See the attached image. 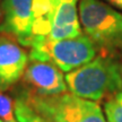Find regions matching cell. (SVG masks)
I'll use <instances>...</instances> for the list:
<instances>
[{
    "instance_id": "obj_3",
    "label": "cell",
    "mask_w": 122,
    "mask_h": 122,
    "mask_svg": "<svg viewBox=\"0 0 122 122\" xmlns=\"http://www.w3.org/2000/svg\"><path fill=\"white\" fill-rule=\"evenodd\" d=\"M79 22L100 54L114 57L122 51V14L101 0H80Z\"/></svg>"
},
{
    "instance_id": "obj_8",
    "label": "cell",
    "mask_w": 122,
    "mask_h": 122,
    "mask_svg": "<svg viewBox=\"0 0 122 122\" xmlns=\"http://www.w3.org/2000/svg\"><path fill=\"white\" fill-rule=\"evenodd\" d=\"M49 27L46 42L77 37L83 34L78 16V0H52Z\"/></svg>"
},
{
    "instance_id": "obj_14",
    "label": "cell",
    "mask_w": 122,
    "mask_h": 122,
    "mask_svg": "<svg viewBox=\"0 0 122 122\" xmlns=\"http://www.w3.org/2000/svg\"><path fill=\"white\" fill-rule=\"evenodd\" d=\"M0 11H1V8H0Z\"/></svg>"
},
{
    "instance_id": "obj_11",
    "label": "cell",
    "mask_w": 122,
    "mask_h": 122,
    "mask_svg": "<svg viewBox=\"0 0 122 122\" xmlns=\"http://www.w3.org/2000/svg\"><path fill=\"white\" fill-rule=\"evenodd\" d=\"M0 120L2 122H17L14 111V101L0 92Z\"/></svg>"
},
{
    "instance_id": "obj_4",
    "label": "cell",
    "mask_w": 122,
    "mask_h": 122,
    "mask_svg": "<svg viewBox=\"0 0 122 122\" xmlns=\"http://www.w3.org/2000/svg\"><path fill=\"white\" fill-rule=\"evenodd\" d=\"M17 95L49 122H106L96 102L72 93L40 95L23 91Z\"/></svg>"
},
{
    "instance_id": "obj_1",
    "label": "cell",
    "mask_w": 122,
    "mask_h": 122,
    "mask_svg": "<svg viewBox=\"0 0 122 122\" xmlns=\"http://www.w3.org/2000/svg\"><path fill=\"white\" fill-rule=\"evenodd\" d=\"M52 0H2L0 33L24 48L36 49L48 41Z\"/></svg>"
},
{
    "instance_id": "obj_12",
    "label": "cell",
    "mask_w": 122,
    "mask_h": 122,
    "mask_svg": "<svg viewBox=\"0 0 122 122\" xmlns=\"http://www.w3.org/2000/svg\"><path fill=\"white\" fill-rule=\"evenodd\" d=\"M110 4H112L113 6L118 7V8L122 9V0H107Z\"/></svg>"
},
{
    "instance_id": "obj_7",
    "label": "cell",
    "mask_w": 122,
    "mask_h": 122,
    "mask_svg": "<svg viewBox=\"0 0 122 122\" xmlns=\"http://www.w3.org/2000/svg\"><path fill=\"white\" fill-rule=\"evenodd\" d=\"M28 53L23 45L7 34H0V92L8 91L22 79Z\"/></svg>"
},
{
    "instance_id": "obj_6",
    "label": "cell",
    "mask_w": 122,
    "mask_h": 122,
    "mask_svg": "<svg viewBox=\"0 0 122 122\" xmlns=\"http://www.w3.org/2000/svg\"><path fill=\"white\" fill-rule=\"evenodd\" d=\"M22 81L24 91L40 95H54L68 91L65 76L57 66L30 57Z\"/></svg>"
},
{
    "instance_id": "obj_10",
    "label": "cell",
    "mask_w": 122,
    "mask_h": 122,
    "mask_svg": "<svg viewBox=\"0 0 122 122\" xmlns=\"http://www.w3.org/2000/svg\"><path fill=\"white\" fill-rule=\"evenodd\" d=\"M104 113L107 122H122V91L105 101Z\"/></svg>"
},
{
    "instance_id": "obj_9",
    "label": "cell",
    "mask_w": 122,
    "mask_h": 122,
    "mask_svg": "<svg viewBox=\"0 0 122 122\" xmlns=\"http://www.w3.org/2000/svg\"><path fill=\"white\" fill-rule=\"evenodd\" d=\"M14 111L17 122H49L18 95H16L14 101Z\"/></svg>"
},
{
    "instance_id": "obj_5",
    "label": "cell",
    "mask_w": 122,
    "mask_h": 122,
    "mask_svg": "<svg viewBox=\"0 0 122 122\" xmlns=\"http://www.w3.org/2000/svg\"><path fill=\"white\" fill-rule=\"evenodd\" d=\"M97 56V49L85 34L77 37L50 41L36 49H30L28 57L46 60L63 72H69L88 63Z\"/></svg>"
},
{
    "instance_id": "obj_2",
    "label": "cell",
    "mask_w": 122,
    "mask_h": 122,
    "mask_svg": "<svg viewBox=\"0 0 122 122\" xmlns=\"http://www.w3.org/2000/svg\"><path fill=\"white\" fill-rule=\"evenodd\" d=\"M65 79L70 93L94 102L122 91L121 65L110 56L100 54L80 68L67 72Z\"/></svg>"
},
{
    "instance_id": "obj_13",
    "label": "cell",
    "mask_w": 122,
    "mask_h": 122,
    "mask_svg": "<svg viewBox=\"0 0 122 122\" xmlns=\"http://www.w3.org/2000/svg\"><path fill=\"white\" fill-rule=\"evenodd\" d=\"M121 75H122V66H121Z\"/></svg>"
},
{
    "instance_id": "obj_15",
    "label": "cell",
    "mask_w": 122,
    "mask_h": 122,
    "mask_svg": "<svg viewBox=\"0 0 122 122\" xmlns=\"http://www.w3.org/2000/svg\"><path fill=\"white\" fill-rule=\"evenodd\" d=\"M0 122H2V121H1V120H0Z\"/></svg>"
}]
</instances>
